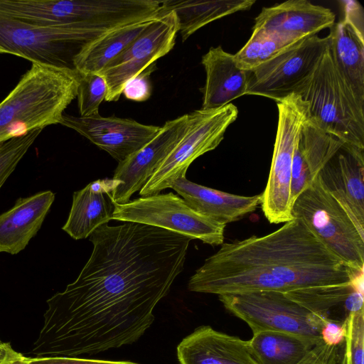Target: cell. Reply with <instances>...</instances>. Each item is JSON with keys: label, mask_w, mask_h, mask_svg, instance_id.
Returning <instances> with one entry per match:
<instances>
[{"label": "cell", "mask_w": 364, "mask_h": 364, "mask_svg": "<svg viewBox=\"0 0 364 364\" xmlns=\"http://www.w3.org/2000/svg\"><path fill=\"white\" fill-rule=\"evenodd\" d=\"M213 255L262 267L294 291L349 287L360 272L346 265L298 218L266 235L223 242Z\"/></svg>", "instance_id": "obj_1"}, {"label": "cell", "mask_w": 364, "mask_h": 364, "mask_svg": "<svg viewBox=\"0 0 364 364\" xmlns=\"http://www.w3.org/2000/svg\"><path fill=\"white\" fill-rule=\"evenodd\" d=\"M78 84L75 70L32 63L0 102V143L60 124Z\"/></svg>", "instance_id": "obj_2"}, {"label": "cell", "mask_w": 364, "mask_h": 364, "mask_svg": "<svg viewBox=\"0 0 364 364\" xmlns=\"http://www.w3.org/2000/svg\"><path fill=\"white\" fill-rule=\"evenodd\" d=\"M328 47L294 94L307 102L309 117L321 129L344 146L364 152V104L336 68Z\"/></svg>", "instance_id": "obj_3"}, {"label": "cell", "mask_w": 364, "mask_h": 364, "mask_svg": "<svg viewBox=\"0 0 364 364\" xmlns=\"http://www.w3.org/2000/svg\"><path fill=\"white\" fill-rule=\"evenodd\" d=\"M106 31L75 25L42 27L0 13V54H11L46 66L75 70L80 48Z\"/></svg>", "instance_id": "obj_4"}, {"label": "cell", "mask_w": 364, "mask_h": 364, "mask_svg": "<svg viewBox=\"0 0 364 364\" xmlns=\"http://www.w3.org/2000/svg\"><path fill=\"white\" fill-rule=\"evenodd\" d=\"M293 218L301 219L321 242L346 265L362 272L364 236L323 186L319 176L292 205Z\"/></svg>", "instance_id": "obj_5"}, {"label": "cell", "mask_w": 364, "mask_h": 364, "mask_svg": "<svg viewBox=\"0 0 364 364\" xmlns=\"http://www.w3.org/2000/svg\"><path fill=\"white\" fill-rule=\"evenodd\" d=\"M218 299L228 311L249 326L252 333L275 331L322 341V328L331 320L280 291L220 295Z\"/></svg>", "instance_id": "obj_6"}, {"label": "cell", "mask_w": 364, "mask_h": 364, "mask_svg": "<svg viewBox=\"0 0 364 364\" xmlns=\"http://www.w3.org/2000/svg\"><path fill=\"white\" fill-rule=\"evenodd\" d=\"M238 115L232 103L214 109H197L188 114V125L182 137L140 190L141 197L160 193L186 172L192 162L215 149L228 127Z\"/></svg>", "instance_id": "obj_7"}, {"label": "cell", "mask_w": 364, "mask_h": 364, "mask_svg": "<svg viewBox=\"0 0 364 364\" xmlns=\"http://www.w3.org/2000/svg\"><path fill=\"white\" fill-rule=\"evenodd\" d=\"M278 123L267 183L262 193V209L270 223L293 219L291 183L296 144L304 122L309 116L308 104L296 95L277 101Z\"/></svg>", "instance_id": "obj_8"}, {"label": "cell", "mask_w": 364, "mask_h": 364, "mask_svg": "<svg viewBox=\"0 0 364 364\" xmlns=\"http://www.w3.org/2000/svg\"><path fill=\"white\" fill-rule=\"evenodd\" d=\"M112 219L161 228L212 246L224 242L225 225L196 212L172 192L114 203Z\"/></svg>", "instance_id": "obj_9"}, {"label": "cell", "mask_w": 364, "mask_h": 364, "mask_svg": "<svg viewBox=\"0 0 364 364\" xmlns=\"http://www.w3.org/2000/svg\"><path fill=\"white\" fill-rule=\"evenodd\" d=\"M328 46V36L306 37L256 68L246 71V95L277 102L294 94L313 73Z\"/></svg>", "instance_id": "obj_10"}, {"label": "cell", "mask_w": 364, "mask_h": 364, "mask_svg": "<svg viewBox=\"0 0 364 364\" xmlns=\"http://www.w3.org/2000/svg\"><path fill=\"white\" fill-rule=\"evenodd\" d=\"M178 33L175 13L161 9L149 27L99 73L107 86L105 100L117 101L128 80L156 65L158 59L169 53Z\"/></svg>", "instance_id": "obj_11"}, {"label": "cell", "mask_w": 364, "mask_h": 364, "mask_svg": "<svg viewBox=\"0 0 364 364\" xmlns=\"http://www.w3.org/2000/svg\"><path fill=\"white\" fill-rule=\"evenodd\" d=\"M191 291L218 296L264 291L288 293L294 290L258 266L223 259L213 255L207 258L190 278Z\"/></svg>", "instance_id": "obj_12"}, {"label": "cell", "mask_w": 364, "mask_h": 364, "mask_svg": "<svg viewBox=\"0 0 364 364\" xmlns=\"http://www.w3.org/2000/svg\"><path fill=\"white\" fill-rule=\"evenodd\" d=\"M188 114L168 120L143 147L119 162L114 171V188L112 198L114 203L124 204L140 191L162 161L186 132Z\"/></svg>", "instance_id": "obj_13"}, {"label": "cell", "mask_w": 364, "mask_h": 364, "mask_svg": "<svg viewBox=\"0 0 364 364\" xmlns=\"http://www.w3.org/2000/svg\"><path fill=\"white\" fill-rule=\"evenodd\" d=\"M60 124L87 138L118 163L143 147L161 128L132 119L100 114L90 117L64 114Z\"/></svg>", "instance_id": "obj_14"}, {"label": "cell", "mask_w": 364, "mask_h": 364, "mask_svg": "<svg viewBox=\"0 0 364 364\" xmlns=\"http://www.w3.org/2000/svg\"><path fill=\"white\" fill-rule=\"evenodd\" d=\"M318 176L364 236V152L343 144Z\"/></svg>", "instance_id": "obj_15"}, {"label": "cell", "mask_w": 364, "mask_h": 364, "mask_svg": "<svg viewBox=\"0 0 364 364\" xmlns=\"http://www.w3.org/2000/svg\"><path fill=\"white\" fill-rule=\"evenodd\" d=\"M180 364H259L248 341L215 330L196 328L178 345Z\"/></svg>", "instance_id": "obj_16"}, {"label": "cell", "mask_w": 364, "mask_h": 364, "mask_svg": "<svg viewBox=\"0 0 364 364\" xmlns=\"http://www.w3.org/2000/svg\"><path fill=\"white\" fill-rule=\"evenodd\" d=\"M335 14L328 8L307 0H289L264 7L255 18L252 28L304 38L331 28Z\"/></svg>", "instance_id": "obj_17"}, {"label": "cell", "mask_w": 364, "mask_h": 364, "mask_svg": "<svg viewBox=\"0 0 364 364\" xmlns=\"http://www.w3.org/2000/svg\"><path fill=\"white\" fill-rule=\"evenodd\" d=\"M342 145L341 141L321 129L308 116L302 124L294 153L291 183L292 205L298 196L311 186Z\"/></svg>", "instance_id": "obj_18"}, {"label": "cell", "mask_w": 364, "mask_h": 364, "mask_svg": "<svg viewBox=\"0 0 364 364\" xmlns=\"http://www.w3.org/2000/svg\"><path fill=\"white\" fill-rule=\"evenodd\" d=\"M170 188L176 191L196 212L226 225L253 213L262 203V193L244 196L208 188L182 176Z\"/></svg>", "instance_id": "obj_19"}, {"label": "cell", "mask_w": 364, "mask_h": 364, "mask_svg": "<svg viewBox=\"0 0 364 364\" xmlns=\"http://www.w3.org/2000/svg\"><path fill=\"white\" fill-rule=\"evenodd\" d=\"M55 199L50 191L18 199L13 208L0 215V252L22 251L40 230Z\"/></svg>", "instance_id": "obj_20"}, {"label": "cell", "mask_w": 364, "mask_h": 364, "mask_svg": "<svg viewBox=\"0 0 364 364\" xmlns=\"http://www.w3.org/2000/svg\"><path fill=\"white\" fill-rule=\"evenodd\" d=\"M201 63L206 77L201 89L200 109H217L246 95L247 73L237 66L234 55L225 51L220 46L211 47L202 56Z\"/></svg>", "instance_id": "obj_21"}, {"label": "cell", "mask_w": 364, "mask_h": 364, "mask_svg": "<svg viewBox=\"0 0 364 364\" xmlns=\"http://www.w3.org/2000/svg\"><path fill=\"white\" fill-rule=\"evenodd\" d=\"M114 186L112 178L98 179L75 191L63 230L75 240L85 239L97 228L112 220L114 203L112 192Z\"/></svg>", "instance_id": "obj_22"}, {"label": "cell", "mask_w": 364, "mask_h": 364, "mask_svg": "<svg viewBox=\"0 0 364 364\" xmlns=\"http://www.w3.org/2000/svg\"><path fill=\"white\" fill-rule=\"evenodd\" d=\"M329 50L336 68L364 104V33L346 19L330 28Z\"/></svg>", "instance_id": "obj_23"}, {"label": "cell", "mask_w": 364, "mask_h": 364, "mask_svg": "<svg viewBox=\"0 0 364 364\" xmlns=\"http://www.w3.org/2000/svg\"><path fill=\"white\" fill-rule=\"evenodd\" d=\"M156 18L114 28L85 43L73 58L75 70L78 73H99L135 41Z\"/></svg>", "instance_id": "obj_24"}, {"label": "cell", "mask_w": 364, "mask_h": 364, "mask_svg": "<svg viewBox=\"0 0 364 364\" xmlns=\"http://www.w3.org/2000/svg\"><path fill=\"white\" fill-rule=\"evenodd\" d=\"M255 0H178L161 1L163 11L175 13L183 41L204 26L234 13L248 10Z\"/></svg>", "instance_id": "obj_25"}, {"label": "cell", "mask_w": 364, "mask_h": 364, "mask_svg": "<svg viewBox=\"0 0 364 364\" xmlns=\"http://www.w3.org/2000/svg\"><path fill=\"white\" fill-rule=\"evenodd\" d=\"M248 342L259 364H298L323 341L282 331H261L254 333Z\"/></svg>", "instance_id": "obj_26"}, {"label": "cell", "mask_w": 364, "mask_h": 364, "mask_svg": "<svg viewBox=\"0 0 364 364\" xmlns=\"http://www.w3.org/2000/svg\"><path fill=\"white\" fill-rule=\"evenodd\" d=\"M302 39L304 38L252 28V33L247 42L234 54V60L238 68L250 71L274 58Z\"/></svg>", "instance_id": "obj_27"}, {"label": "cell", "mask_w": 364, "mask_h": 364, "mask_svg": "<svg viewBox=\"0 0 364 364\" xmlns=\"http://www.w3.org/2000/svg\"><path fill=\"white\" fill-rule=\"evenodd\" d=\"M107 93V83L99 73H79L77 105L80 117H90L100 114V105Z\"/></svg>", "instance_id": "obj_28"}, {"label": "cell", "mask_w": 364, "mask_h": 364, "mask_svg": "<svg viewBox=\"0 0 364 364\" xmlns=\"http://www.w3.org/2000/svg\"><path fill=\"white\" fill-rule=\"evenodd\" d=\"M42 130L34 129L25 135L0 143V188Z\"/></svg>", "instance_id": "obj_29"}, {"label": "cell", "mask_w": 364, "mask_h": 364, "mask_svg": "<svg viewBox=\"0 0 364 364\" xmlns=\"http://www.w3.org/2000/svg\"><path fill=\"white\" fill-rule=\"evenodd\" d=\"M346 335L342 357L350 364H363L364 309L345 318Z\"/></svg>", "instance_id": "obj_30"}, {"label": "cell", "mask_w": 364, "mask_h": 364, "mask_svg": "<svg viewBox=\"0 0 364 364\" xmlns=\"http://www.w3.org/2000/svg\"><path fill=\"white\" fill-rule=\"evenodd\" d=\"M155 69L156 65L128 80L122 90L125 97L135 102L147 100L151 95L150 75Z\"/></svg>", "instance_id": "obj_31"}, {"label": "cell", "mask_w": 364, "mask_h": 364, "mask_svg": "<svg viewBox=\"0 0 364 364\" xmlns=\"http://www.w3.org/2000/svg\"><path fill=\"white\" fill-rule=\"evenodd\" d=\"M341 345L329 346L322 342L315 346L298 364H330L338 353Z\"/></svg>", "instance_id": "obj_32"}, {"label": "cell", "mask_w": 364, "mask_h": 364, "mask_svg": "<svg viewBox=\"0 0 364 364\" xmlns=\"http://www.w3.org/2000/svg\"><path fill=\"white\" fill-rule=\"evenodd\" d=\"M346 335L345 320H328L323 325L321 336L323 343L329 346H339L344 342Z\"/></svg>", "instance_id": "obj_33"}, {"label": "cell", "mask_w": 364, "mask_h": 364, "mask_svg": "<svg viewBox=\"0 0 364 364\" xmlns=\"http://www.w3.org/2000/svg\"><path fill=\"white\" fill-rule=\"evenodd\" d=\"M344 19L352 24L358 31L364 33L363 9L360 4L355 0L343 1Z\"/></svg>", "instance_id": "obj_34"}, {"label": "cell", "mask_w": 364, "mask_h": 364, "mask_svg": "<svg viewBox=\"0 0 364 364\" xmlns=\"http://www.w3.org/2000/svg\"><path fill=\"white\" fill-rule=\"evenodd\" d=\"M43 364H138L130 361L82 358L78 357H41Z\"/></svg>", "instance_id": "obj_35"}, {"label": "cell", "mask_w": 364, "mask_h": 364, "mask_svg": "<svg viewBox=\"0 0 364 364\" xmlns=\"http://www.w3.org/2000/svg\"><path fill=\"white\" fill-rule=\"evenodd\" d=\"M29 359L30 357H26L10 347L0 364H27Z\"/></svg>", "instance_id": "obj_36"}, {"label": "cell", "mask_w": 364, "mask_h": 364, "mask_svg": "<svg viewBox=\"0 0 364 364\" xmlns=\"http://www.w3.org/2000/svg\"><path fill=\"white\" fill-rule=\"evenodd\" d=\"M10 347L11 346L9 343H4L0 339V362L4 359Z\"/></svg>", "instance_id": "obj_37"}, {"label": "cell", "mask_w": 364, "mask_h": 364, "mask_svg": "<svg viewBox=\"0 0 364 364\" xmlns=\"http://www.w3.org/2000/svg\"><path fill=\"white\" fill-rule=\"evenodd\" d=\"M339 352L335 355L330 364H338Z\"/></svg>", "instance_id": "obj_38"}, {"label": "cell", "mask_w": 364, "mask_h": 364, "mask_svg": "<svg viewBox=\"0 0 364 364\" xmlns=\"http://www.w3.org/2000/svg\"><path fill=\"white\" fill-rule=\"evenodd\" d=\"M338 364H350L348 361L339 355Z\"/></svg>", "instance_id": "obj_39"}]
</instances>
